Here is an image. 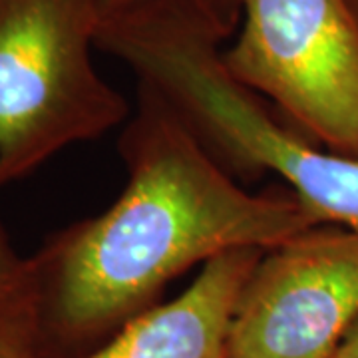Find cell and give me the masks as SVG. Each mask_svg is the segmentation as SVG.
Returning a JSON list of instances; mask_svg holds the SVG:
<instances>
[{
    "label": "cell",
    "instance_id": "1",
    "mask_svg": "<svg viewBox=\"0 0 358 358\" xmlns=\"http://www.w3.org/2000/svg\"><path fill=\"white\" fill-rule=\"evenodd\" d=\"M124 192L32 255L36 329L46 358L102 346L155 305L167 282L235 249H271L322 225L291 189L247 192L197 131L140 84L120 136Z\"/></svg>",
    "mask_w": 358,
    "mask_h": 358
},
{
    "label": "cell",
    "instance_id": "2",
    "mask_svg": "<svg viewBox=\"0 0 358 358\" xmlns=\"http://www.w3.org/2000/svg\"><path fill=\"white\" fill-rule=\"evenodd\" d=\"M103 0H0V192L131 115L92 60Z\"/></svg>",
    "mask_w": 358,
    "mask_h": 358
},
{
    "label": "cell",
    "instance_id": "3",
    "mask_svg": "<svg viewBox=\"0 0 358 358\" xmlns=\"http://www.w3.org/2000/svg\"><path fill=\"white\" fill-rule=\"evenodd\" d=\"M223 62L324 150L358 159V20L346 0H243Z\"/></svg>",
    "mask_w": 358,
    "mask_h": 358
},
{
    "label": "cell",
    "instance_id": "4",
    "mask_svg": "<svg viewBox=\"0 0 358 358\" xmlns=\"http://www.w3.org/2000/svg\"><path fill=\"white\" fill-rule=\"evenodd\" d=\"M357 319L358 233L322 223L263 251L225 358H333Z\"/></svg>",
    "mask_w": 358,
    "mask_h": 358
},
{
    "label": "cell",
    "instance_id": "5",
    "mask_svg": "<svg viewBox=\"0 0 358 358\" xmlns=\"http://www.w3.org/2000/svg\"><path fill=\"white\" fill-rule=\"evenodd\" d=\"M263 249H235L207 261L183 293L128 320L78 358H225L231 320Z\"/></svg>",
    "mask_w": 358,
    "mask_h": 358
},
{
    "label": "cell",
    "instance_id": "6",
    "mask_svg": "<svg viewBox=\"0 0 358 358\" xmlns=\"http://www.w3.org/2000/svg\"><path fill=\"white\" fill-rule=\"evenodd\" d=\"M217 138L233 166L277 173L320 223L358 233V159L294 136L253 98L229 106Z\"/></svg>",
    "mask_w": 358,
    "mask_h": 358
},
{
    "label": "cell",
    "instance_id": "7",
    "mask_svg": "<svg viewBox=\"0 0 358 358\" xmlns=\"http://www.w3.org/2000/svg\"><path fill=\"white\" fill-rule=\"evenodd\" d=\"M36 305L38 287L32 255H18L0 223V324L26 322L36 327Z\"/></svg>",
    "mask_w": 358,
    "mask_h": 358
},
{
    "label": "cell",
    "instance_id": "8",
    "mask_svg": "<svg viewBox=\"0 0 358 358\" xmlns=\"http://www.w3.org/2000/svg\"><path fill=\"white\" fill-rule=\"evenodd\" d=\"M150 6H173L201 16L229 42L241 22L243 0H103L102 14L128 13Z\"/></svg>",
    "mask_w": 358,
    "mask_h": 358
},
{
    "label": "cell",
    "instance_id": "9",
    "mask_svg": "<svg viewBox=\"0 0 358 358\" xmlns=\"http://www.w3.org/2000/svg\"><path fill=\"white\" fill-rule=\"evenodd\" d=\"M0 358H46L38 346L36 327L26 322L0 324Z\"/></svg>",
    "mask_w": 358,
    "mask_h": 358
},
{
    "label": "cell",
    "instance_id": "10",
    "mask_svg": "<svg viewBox=\"0 0 358 358\" xmlns=\"http://www.w3.org/2000/svg\"><path fill=\"white\" fill-rule=\"evenodd\" d=\"M333 358H358V319L341 341Z\"/></svg>",
    "mask_w": 358,
    "mask_h": 358
},
{
    "label": "cell",
    "instance_id": "11",
    "mask_svg": "<svg viewBox=\"0 0 358 358\" xmlns=\"http://www.w3.org/2000/svg\"><path fill=\"white\" fill-rule=\"evenodd\" d=\"M346 2H348L350 10H352V14L357 16V20H358V0H346Z\"/></svg>",
    "mask_w": 358,
    "mask_h": 358
}]
</instances>
